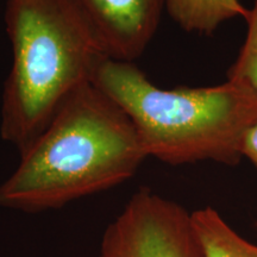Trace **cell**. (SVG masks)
Returning a JSON list of instances; mask_svg holds the SVG:
<instances>
[{"mask_svg": "<svg viewBox=\"0 0 257 257\" xmlns=\"http://www.w3.org/2000/svg\"><path fill=\"white\" fill-rule=\"evenodd\" d=\"M147 157L126 112L91 82L21 154L17 169L0 185V206L28 213L56 210L123 184Z\"/></svg>", "mask_w": 257, "mask_h": 257, "instance_id": "obj_1", "label": "cell"}, {"mask_svg": "<svg viewBox=\"0 0 257 257\" xmlns=\"http://www.w3.org/2000/svg\"><path fill=\"white\" fill-rule=\"evenodd\" d=\"M5 23L14 61L0 134L22 154L110 57L75 0H8Z\"/></svg>", "mask_w": 257, "mask_h": 257, "instance_id": "obj_2", "label": "cell"}, {"mask_svg": "<svg viewBox=\"0 0 257 257\" xmlns=\"http://www.w3.org/2000/svg\"><path fill=\"white\" fill-rule=\"evenodd\" d=\"M93 83L126 112L147 156L168 165L214 161L236 166L257 120V94L226 80L212 87L163 89L133 62L107 59Z\"/></svg>", "mask_w": 257, "mask_h": 257, "instance_id": "obj_3", "label": "cell"}, {"mask_svg": "<svg viewBox=\"0 0 257 257\" xmlns=\"http://www.w3.org/2000/svg\"><path fill=\"white\" fill-rule=\"evenodd\" d=\"M98 257H204V253L192 212L142 188L106 227Z\"/></svg>", "mask_w": 257, "mask_h": 257, "instance_id": "obj_4", "label": "cell"}, {"mask_svg": "<svg viewBox=\"0 0 257 257\" xmlns=\"http://www.w3.org/2000/svg\"><path fill=\"white\" fill-rule=\"evenodd\" d=\"M110 59L133 62L159 28L166 0H75Z\"/></svg>", "mask_w": 257, "mask_h": 257, "instance_id": "obj_5", "label": "cell"}, {"mask_svg": "<svg viewBox=\"0 0 257 257\" xmlns=\"http://www.w3.org/2000/svg\"><path fill=\"white\" fill-rule=\"evenodd\" d=\"M204 257H257V245L236 232L213 207L192 212Z\"/></svg>", "mask_w": 257, "mask_h": 257, "instance_id": "obj_6", "label": "cell"}, {"mask_svg": "<svg viewBox=\"0 0 257 257\" xmlns=\"http://www.w3.org/2000/svg\"><path fill=\"white\" fill-rule=\"evenodd\" d=\"M166 10L184 30L211 35L224 22L245 18L249 9L239 0H166Z\"/></svg>", "mask_w": 257, "mask_h": 257, "instance_id": "obj_7", "label": "cell"}, {"mask_svg": "<svg viewBox=\"0 0 257 257\" xmlns=\"http://www.w3.org/2000/svg\"><path fill=\"white\" fill-rule=\"evenodd\" d=\"M248 24L245 42L239 50L238 57L227 70V80L248 86L257 94V0L248 10L244 18Z\"/></svg>", "mask_w": 257, "mask_h": 257, "instance_id": "obj_8", "label": "cell"}, {"mask_svg": "<svg viewBox=\"0 0 257 257\" xmlns=\"http://www.w3.org/2000/svg\"><path fill=\"white\" fill-rule=\"evenodd\" d=\"M242 153L243 157L249 159L252 165L257 167V120L250 126L244 136Z\"/></svg>", "mask_w": 257, "mask_h": 257, "instance_id": "obj_9", "label": "cell"}]
</instances>
